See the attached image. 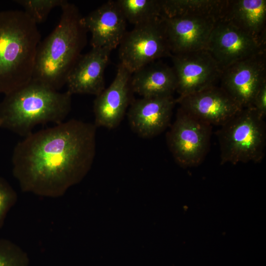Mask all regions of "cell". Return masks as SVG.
I'll return each mask as SVG.
<instances>
[{"label":"cell","mask_w":266,"mask_h":266,"mask_svg":"<svg viewBox=\"0 0 266 266\" xmlns=\"http://www.w3.org/2000/svg\"><path fill=\"white\" fill-rule=\"evenodd\" d=\"M220 127L216 134L222 164L262 161L266 146V124L253 107L242 108Z\"/></svg>","instance_id":"cell-5"},{"label":"cell","mask_w":266,"mask_h":266,"mask_svg":"<svg viewBox=\"0 0 266 266\" xmlns=\"http://www.w3.org/2000/svg\"><path fill=\"white\" fill-rule=\"evenodd\" d=\"M61 8L58 24L38 45L32 77L57 91L81 55L87 32L74 5L66 0Z\"/></svg>","instance_id":"cell-3"},{"label":"cell","mask_w":266,"mask_h":266,"mask_svg":"<svg viewBox=\"0 0 266 266\" xmlns=\"http://www.w3.org/2000/svg\"><path fill=\"white\" fill-rule=\"evenodd\" d=\"M40 39L37 25L23 10L0 11V94L32 80Z\"/></svg>","instance_id":"cell-2"},{"label":"cell","mask_w":266,"mask_h":266,"mask_svg":"<svg viewBox=\"0 0 266 266\" xmlns=\"http://www.w3.org/2000/svg\"><path fill=\"white\" fill-rule=\"evenodd\" d=\"M252 107L262 118H265L266 115V83L261 87L255 95Z\"/></svg>","instance_id":"cell-24"},{"label":"cell","mask_w":266,"mask_h":266,"mask_svg":"<svg viewBox=\"0 0 266 266\" xmlns=\"http://www.w3.org/2000/svg\"><path fill=\"white\" fill-rule=\"evenodd\" d=\"M119 46L120 64L132 74L172 55L162 17L134 26L126 33Z\"/></svg>","instance_id":"cell-6"},{"label":"cell","mask_w":266,"mask_h":266,"mask_svg":"<svg viewBox=\"0 0 266 266\" xmlns=\"http://www.w3.org/2000/svg\"><path fill=\"white\" fill-rule=\"evenodd\" d=\"M110 51L92 48L81 55L69 72L66 81L70 94H89L96 96L104 89V72Z\"/></svg>","instance_id":"cell-16"},{"label":"cell","mask_w":266,"mask_h":266,"mask_svg":"<svg viewBox=\"0 0 266 266\" xmlns=\"http://www.w3.org/2000/svg\"><path fill=\"white\" fill-rule=\"evenodd\" d=\"M97 127L70 119L32 132L14 147L12 174L21 191L57 198L79 183L96 155Z\"/></svg>","instance_id":"cell-1"},{"label":"cell","mask_w":266,"mask_h":266,"mask_svg":"<svg viewBox=\"0 0 266 266\" xmlns=\"http://www.w3.org/2000/svg\"><path fill=\"white\" fill-rule=\"evenodd\" d=\"M37 25L45 21L51 10L61 7L65 0H14Z\"/></svg>","instance_id":"cell-21"},{"label":"cell","mask_w":266,"mask_h":266,"mask_svg":"<svg viewBox=\"0 0 266 266\" xmlns=\"http://www.w3.org/2000/svg\"><path fill=\"white\" fill-rule=\"evenodd\" d=\"M17 199L18 196L14 188L6 179L0 177V229Z\"/></svg>","instance_id":"cell-23"},{"label":"cell","mask_w":266,"mask_h":266,"mask_svg":"<svg viewBox=\"0 0 266 266\" xmlns=\"http://www.w3.org/2000/svg\"><path fill=\"white\" fill-rule=\"evenodd\" d=\"M132 73L120 64L116 76L94 101L95 125L108 129L116 128L123 120L130 103Z\"/></svg>","instance_id":"cell-13"},{"label":"cell","mask_w":266,"mask_h":266,"mask_svg":"<svg viewBox=\"0 0 266 266\" xmlns=\"http://www.w3.org/2000/svg\"><path fill=\"white\" fill-rule=\"evenodd\" d=\"M221 87L241 108L251 107L266 83V52L234 63L222 71Z\"/></svg>","instance_id":"cell-10"},{"label":"cell","mask_w":266,"mask_h":266,"mask_svg":"<svg viewBox=\"0 0 266 266\" xmlns=\"http://www.w3.org/2000/svg\"><path fill=\"white\" fill-rule=\"evenodd\" d=\"M176 104L173 95L133 100L128 112L131 129L144 138L158 135L169 126Z\"/></svg>","instance_id":"cell-12"},{"label":"cell","mask_w":266,"mask_h":266,"mask_svg":"<svg viewBox=\"0 0 266 266\" xmlns=\"http://www.w3.org/2000/svg\"><path fill=\"white\" fill-rule=\"evenodd\" d=\"M127 21L116 1L109 0L87 15L81 23L91 33L92 48L111 51L119 45L126 32Z\"/></svg>","instance_id":"cell-14"},{"label":"cell","mask_w":266,"mask_h":266,"mask_svg":"<svg viewBox=\"0 0 266 266\" xmlns=\"http://www.w3.org/2000/svg\"><path fill=\"white\" fill-rule=\"evenodd\" d=\"M133 73L131 79L132 90L142 97L172 96L176 91L174 70L164 64L148 65Z\"/></svg>","instance_id":"cell-17"},{"label":"cell","mask_w":266,"mask_h":266,"mask_svg":"<svg viewBox=\"0 0 266 266\" xmlns=\"http://www.w3.org/2000/svg\"><path fill=\"white\" fill-rule=\"evenodd\" d=\"M116 1L126 21L134 26L161 17L160 0H118Z\"/></svg>","instance_id":"cell-20"},{"label":"cell","mask_w":266,"mask_h":266,"mask_svg":"<svg viewBox=\"0 0 266 266\" xmlns=\"http://www.w3.org/2000/svg\"><path fill=\"white\" fill-rule=\"evenodd\" d=\"M71 96L32 79L4 95L0 102V128L25 137L37 125L62 123L71 110Z\"/></svg>","instance_id":"cell-4"},{"label":"cell","mask_w":266,"mask_h":266,"mask_svg":"<svg viewBox=\"0 0 266 266\" xmlns=\"http://www.w3.org/2000/svg\"><path fill=\"white\" fill-rule=\"evenodd\" d=\"M266 0H228L220 21L233 26L257 36H266Z\"/></svg>","instance_id":"cell-18"},{"label":"cell","mask_w":266,"mask_h":266,"mask_svg":"<svg viewBox=\"0 0 266 266\" xmlns=\"http://www.w3.org/2000/svg\"><path fill=\"white\" fill-rule=\"evenodd\" d=\"M206 50L221 71L251 57L266 52V36H257L223 21L216 23Z\"/></svg>","instance_id":"cell-8"},{"label":"cell","mask_w":266,"mask_h":266,"mask_svg":"<svg viewBox=\"0 0 266 266\" xmlns=\"http://www.w3.org/2000/svg\"><path fill=\"white\" fill-rule=\"evenodd\" d=\"M172 54L207 49L216 22L208 18L185 16L163 19Z\"/></svg>","instance_id":"cell-15"},{"label":"cell","mask_w":266,"mask_h":266,"mask_svg":"<svg viewBox=\"0 0 266 266\" xmlns=\"http://www.w3.org/2000/svg\"><path fill=\"white\" fill-rule=\"evenodd\" d=\"M228 0H160L161 17L168 19L190 16L220 21Z\"/></svg>","instance_id":"cell-19"},{"label":"cell","mask_w":266,"mask_h":266,"mask_svg":"<svg viewBox=\"0 0 266 266\" xmlns=\"http://www.w3.org/2000/svg\"><path fill=\"white\" fill-rule=\"evenodd\" d=\"M28 253L10 240L0 239V266H29Z\"/></svg>","instance_id":"cell-22"},{"label":"cell","mask_w":266,"mask_h":266,"mask_svg":"<svg viewBox=\"0 0 266 266\" xmlns=\"http://www.w3.org/2000/svg\"><path fill=\"white\" fill-rule=\"evenodd\" d=\"M176 103L187 113L211 126H221L242 109L225 90L216 85L178 97Z\"/></svg>","instance_id":"cell-11"},{"label":"cell","mask_w":266,"mask_h":266,"mask_svg":"<svg viewBox=\"0 0 266 266\" xmlns=\"http://www.w3.org/2000/svg\"><path fill=\"white\" fill-rule=\"evenodd\" d=\"M212 127L178 108L166 136L169 150L178 164L190 167L203 161L209 150Z\"/></svg>","instance_id":"cell-7"},{"label":"cell","mask_w":266,"mask_h":266,"mask_svg":"<svg viewBox=\"0 0 266 266\" xmlns=\"http://www.w3.org/2000/svg\"><path fill=\"white\" fill-rule=\"evenodd\" d=\"M176 78V92L183 97L216 85L222 71L206 50L172 54Z\"/></svg>","instance_id":"cell-9"}]
</instances>
